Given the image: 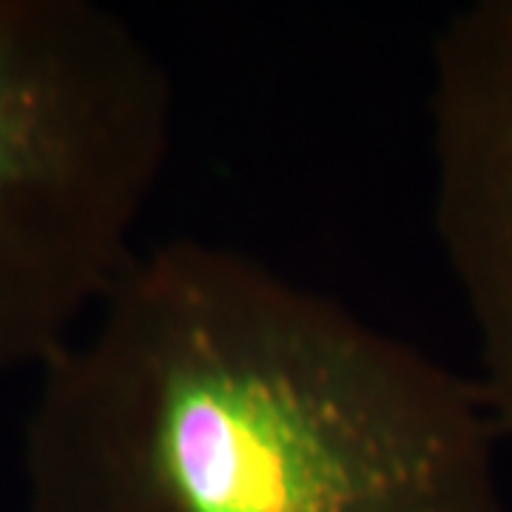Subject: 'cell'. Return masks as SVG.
Instances as JSON below:
<instances>
[{
  "instance_id": "cell-1",
  "label": "cell",
  "mask_w": 512,
  "mask_h": 512,
  "mask_svg": "<svg viewBox=\"0 0 512 512\" xmlns=\"http://www.w3.org/2000/svg\"><path fill=\"white\" fill-rule=\"evenodd\" d=\"M40 367L32 512H504L484 390L254 256L134 251Z\"/></svg>"
},
{
  "instance_id": "cell-2",
  "label": "cell",
  "mask_w": 512,
  "mask_h": 512,
  "mask_svg": "<svg viewBox=\"0 0 512 512\" xmlns=\"http://www.w3.org/2000/svg\"><path fill=\"white\" fill-rule=\"evenodd\" d=\"M174 97L92 0H0V376L46 365L134 256Z\"/></svg>"
},
{
  "instance_id": "cell-3",
  "label": "cell",
  "mask_w": 512,
  "mask_h": 512,
  "mask_svg": "<svg viewBox=\"0 0 512 512\" xmlns=\"http://www.w3.org/2000/svg\"><path fill=\"white\" fill-rule=\"evenodd\" d=\"M433 220L473 322L495 427L512 441V0H476L433 43Z\"/></svg>"
}]
</instances>
